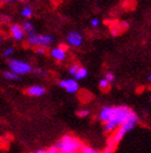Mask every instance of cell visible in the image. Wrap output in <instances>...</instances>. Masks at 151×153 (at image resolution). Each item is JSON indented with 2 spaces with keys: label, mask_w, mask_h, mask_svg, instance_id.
<instances>
[{
  "label": "cell",
  "mask_w": 151,
  "mask_h": 153,
  "mask_svg": "<svg viewBox=\"0 0 151 153\" xmlns=\"http://www.w3.org/2000/svg\"><path fill=\"white\" fill-rule=\"evenodd\" d=\"M81 146H82V142L73 135L63 136L55 144V147L57 148V150L63 153L79 152Z\"/></svg>",
  "instance_id": "cell-3"
},
{
  "label": "cell",
  "mask_w": 151,
  "mask_h": 153,
  "mask_svg": "<svg viewBox=\"0 0 151 153\" xmlns=\"http://www.w3.org/2000/svg\"><path fill=\"white\" fill-rule=\"evenodd\" d=\"M32 73L35 74V75H37V76H41V75H44V72L42 68H32Z\"/></svg>",
  "instance_id": "cell-25"
},
{
  "label": "cell",
  "mask_w": 151,
  "mask_h": 153,
  "mask_svg": "<svg viewBox=\"0 0 151 153\" xmlns=\"http://www.w3.org/2000/svg\"><path fill=\"white\" fill-rule=\"evenodd\" d=\"M50 54H51V56H52L54 60H56V61H58V62L65 61L67 58L66 46L61 45V46H58V47L53 48V49H51V51H50Z\"/></svg>",
  "instance_id": "cell-8"
},
{
  "label": "cell",
  "mask_w": 151,
  "mask_h": 153,
  "mask_svg": "<svg viewBox=\"0 0 151 153\" xmlns=\"http://www.w3.org/2000/svg\"><path fill=\"white\" fill-rule=\"evenodd\" d=\"M105 78H106V80H107L109 84H111V82H114V79H116V77H114V75H113L112 73H110V72H108L106 75H105Z\"/></svg>",
  "instance_id": "cell-22"
},
{
  "label": "cell",
  "mask_w": 151,
  "mask_h": 153,
  "mask_svg": "<svg viewBox=\"0 0 151 153\" xmlns=\"http://www.w3.org/2000/svg\"><path fill=\"white\" fill-rule=\"evenodd\" d=\"M132 111L126 105L104 106L98 113L99 121L104 123V130L106 133H113L119 126L128 120Z\"/></svg>",
  "instance_id": "cell-1"
},
{
  "label": "cell",
  "mask_w": 151,
  "mask_h": 153,
  "mask_svg": "<svg viewBox=\"0 0 151 153\" xmlns=\"http://www.w3.org/2000/svg\"><path fill=\"white\" fill-rule=\"evenodd\" d=\"M148 80L151 82V74H150V75H149V76H148Z\"/></svg>",
  "instance_id": "cell-28"
},
{
  "label": "cell",
  "mask_w": 151,
  "mask_h": 153,
  "mask_svg": "<svg viewBox=\"0 0 151 153\" xmlns=\"http://www.w3.org/2000/svg\"><path fill=\"white\" fill-rule=\"evenodd\" d=\"M121 30H122V26L120 25V24H116V25H113V26H111L110 28V33L112 34L113 36L118 35L120 32H121Z\"/></svg>",
  "instance_id": "cell-17"
},
{
  "label": "cell",
  "mask_w": 151,
  "mask_h": 153,
  "mask_svg": "<svg viewBox=\"0 0 151 153\" xmlns=\"http://www.w3.org/2000/svg\"><path fill=\"white\" fill-rule=\"evenodd\" d=\"M53 41H54V37L51 35H47V34H34V35L27 37L28 45L34 48L41 47L47 49V48L51 47Z\"/></svg>",
  "instance_id": "cell-4"
},
{
  "label": "cell",
  "mask_w": 151,
  "mask_h": 153,
  "mask_svg": "<svg viewBox=\"0 0 151 153\" xmlns=\"http://www.w3.org/2000/svg\"><path fill=\"white\" fill-rule=\"evenodd\" d=\"M71 153H79V152H71Z\"/></svg>",
  "instance_id": "cell-29"
},
{
  "label": "cell",
  "mask_w": 151,
  "mask_h": 153,
  "mask_svg": "<svg viewBox=\"0 0 151 153\" xmlns=\"http://www.w3.org/2000/svg\"><path fill=\"white\" fill-rule=\"evenodd\" d=\"M66 40H67L68 46L73 47V48H78V47H80L82 45V42H83V37H82V35L79 32L73 30V32H69L67 34Z\"/></svg>",
  "instance_id": "cell-6"
},
{
  "label": "cell",
  "mask_w": 151,
  "mask_h": 153,
  "mask_svg": "<svg viewBox=\"0 0 151 153\" xmlns=\"http://www.w3.org/2000/svg\"><path fill=\"white\" fill-rule=\"evenodd\" d=\"M89 114H90V110H87V109H81L77 111V115L81 118L86 117V116H89Z\"/></svg>",
  "instance_id": "cell-18"
},
{
  "label": "cell",
  "mask_w": 151,
  "mask_h": 153,
  "mask_svg": "<svg viewBox=\"0 0 151 153\" xmlns=\"http://www.w3.org/2000/svg\"><path fill=\"white\" fill-rule=\"evenodd\" d=\"M87 74H89V72H87L86 68H83V66H80L79 70L77 71V73H76L73 76H75L76 80H81V79H84L85 77L87 76Z\"/></svg>",
  "instance_id": "cell-12"
},
{
  "label": "cell",
  "mask_w": 151,
  "mask_h": 153,
  "mask_svg": "<svg viewBox=\"0 0 151 153\" xmlns=\"http://www.w3.org/2000/svg\"><path fill=\"white\" fill-rule=\"evenodd\" d=\"M150 100H151V99H150Z\"/></svg>",
  "instance_id": "cell-30"
},
{
  "label": "cell",
  "mask_w": 151,
  "mask_h": 153,
  "mask_svg": "<svg viewBox=\"0 0 151 153\" xmlns=\"http://www.w3.org/2000/svg\"><path fill=\"white\" fill-rule=\"evenodd\" d=\"M9 68L10 71L13 73L18 74V76L21 75H26L32 72V66L27 62H24L22 60L12 59L9 61Z\"/></svg>",
  "instance_id": "cell-5"
},
{
  "label": "cell",
  "mask_w": 151,
  "mask_h": 153,
  "mask_svg": "<svg viewBox=\"0 0 151 153\" xmlns=\"http://www.w3.org/2000/svg\"><path fill=\"white\" fill-rule=\"evenodd\" d=\"M58 150L57 148L54 146V147H50L49 149H39V150H36L32 153H57Z\"/></svg>",
  "instance_id": "cell-16"
},
{
  "label": "cell",
  "mask_w": 151,
  "mask_h": 153,
  "mask_svg": "<svg viewBox=\"0 0 151 153\" xmlns=\"http://www.w3.org/2000/svg\"><path fill=\"white\" fill-rule=\"evenodd\" d=\"M10 35L14 40L18 41H22L26 36L23 28H22V25H20V24H13L10 26Z\"/></svg>",
  "instance_id": "cell-9"
},
{
  "label": "cell",
  "mask_w": 151,
  "mask_h": 153,
  "mask_svg": "<svg viewBox=\"0 0 151 153\" xmlns=\"http://www.w3.org/2000/svg\"><path fill=\"white\" fill-rule=\"evenodd\" d=\"M98 25H99L98 19H92L91 20V26L92 27H98Z\"/></svg>",
  "instance_id": "cell-26"
},
{
  "label": "cell",
  "mask_w": 151,
  "mask_h": 153,
  "mask_svg": "<svg viewBox=\"0 0 151 153\" xmlns=\"http://www.w3.org/2000/svg\"><path fill=\"white\" fill-rule=\"evenodd\" d=\"M59 86L63 89H65L68 94H76V92L79 91L78 80H76L75 78H67V79L61 80Z\"/></svg>",
  "instance_id": "cell-7"
},
{
  "label": "cell",
  "mask_w": 151,
  "mask_h": 153,
  "mask_svg": "<svg viewBox=\"0 0 151 153\" xmlns=\"http://www.w3.org/2000/svg\"><path fill=\"white\" fill-rule=\"evenodd\" d=\"M79 68H80V65L78 64V63H73V64H71L69 66V68H68V72H69L70 75H75L76 73H77V71L79 70Z\"/></svg>",
  "instance_id": "cell-19"
},
{
  "label": "cell",
  "mask_w": 151,
  "mask_h": 153,
  "mask_svg": "<svg viewBox=\"0 0 151 153\" xmlns=\"http://www.w3.org/2000/svg\"><path fill=\"white\" fill-rule=\"evenodd\" d=\"M13 52H14V48L13 47H8L6 48L4 50H3V56H6V58H10V56L13 54Z\"/></svg>",
  "instance_id": "cell-21"
},
{
  "label": "cell",
  "mask_w": 151,
  "mask_h": 153,
  "mask_svg": "<svg viewBox=\"0 0 151 153\" xmlns=\"http://www.w3.org/2000/svg\"><path fill=\"white\" fill-rule=\"evenodd\" d=\"M137 123H138V115L135 112H133L131 116L128 117V121L124 122L121 126H119L114 131H113V135L108 139L107 146L116 148L117 144L124 138V136L128 133H130L132 129H134V127L136 126Z\"/></svg>",
  "instance_id": "cell-2"
},
{
  "label": "cell",
  "mask_w": 151,
  "mask_h": 153,
  "mask_svg": "<svg viewBox=\"0 0 151 153\" xmlns=\"http://www.w3.org/2000/svg\"><path fill=\"white\" fill-rule=\"evenodd\" d=\"M109 86H110V84L106 80V78H102V79L99 80V88L102 89V90H107L109 88Z\"/></svg>",
  "instance_id": "cell-20"
},
{
  "label": "cell",
  "mask_w": 151,
  "mask_h": 153,
  "mask_svg": "<svg viewBox=\"0 0 151 153\" xmlns=\"http://www.w3.org/2000/svg\"><path fill=\"white\" fill-rule=\"evenodd\" d=\"M35 52L37 53L38 56H44L45 54V49L44 48H41V47H37V48H35Z\"/></svg>",
  "instance_id": "cell-23"
},
{
  "label": "cell",
  "mask_w": 151,
  "mask_h": 153,
  "mask_svg": "<svg viewBox=\"0 0 151 153\" xmlns=\"http://www.w3.org/2000/svg\"><path fill=\"white\" fill-rule=\"evenodd\" d=\"M114 149H116L114 147H110V146H107V147L105 148V149L102 151V152H99V153H113V152H114Z\"/></svg>",
  "instance_id": "cell-24"
},
{
  "label": "cell",
  "mask_w": 151,
  "mask_h": 153,
  "mask_svg": "<svg viewBox=\"0 0 151 153\" xmlns=\"http://www.w3.org/2000/svg\"><path fill=\"white\" fill-rule=\"evenodd\" d=\"M79 153H99L98 151L94 149L93 147H90V146H86V144H82Z\"/></svg>",
  "instance_id": "cell-14"
},
{
  "label": "cell",
  "mask_w": 151,
  "mask_h": 153,
  "mask_svg": "<svg viewBox=\"0 0 151 153\" xmlns=\"http://www.w3.org/2000/svg\"><path fill=\"white\" fill-rule=\"evenodd\" d=\"M45 91V88L41 85H32L26 89V94L30 97H42Z\"/></svg>",
  "instance_id": "cell-10"
},
{
  "label": "cell",
  "mask_w": 151,
  "mask_h": 153,
  "mask_svg": "<svg viewBox=\"0 0 151 153\" xmlns=\"http://www.w3.org/2000/svg\"><path fill=\"white\" fill-rule=\"evenodd\" d=\"M22 28H23L24 33H25V35H26L27 37L36 34V28H35V26H34V24L28 22V21H26V22H24V23L22 24Z\"/></svg>",
  "instance_id": "cell-11"
},
{
  "label": "cell",
  "mask_w": 151,
  "mask_h": 153,
  "mask_svg": "<svg viewBox=\"0 0 151 153\" xmlns=\"http://www.w3.org/2000/svg\"><path fill=\"white\" fill-rule=\"evenodd\" d=\"M3 2H12V1H14V0H2Z\"/></svg>",
  "instance_id": "cell-27"
},
{
  "label": "cell",
  "mask_w": 151,
  "mask_h": 153,
  "mask_svg": "<svg viewBox=\"0 0 151 153\" xmlns=\"http://www.w3.org/2000/svg\"><path fill=\"white\" fill-rule=\"evenodd\" d=\"M32 9L30 8V7H25V8H23V10L21 11V14H22V16L25 19H29L32 16Z\"/></svg>",
  "instance_id": "cell-15"
},
{
  "label": "cell",
  "mask_w": 151,
  "mask_h": 153,
  "mask_svg": "<svg viewBox=\"0 0 151 153\" xmlns=\"http://www.w3.org/2000/svg\"><path fill=\"white\" fill-rule=\"evenodd\" d=\"M3 77L8 80H18L21 78L18 74L13 73L12 71H6L3 72Z\"/></svg>",
  "instance_id": "cell-13"
}]
</instances>
